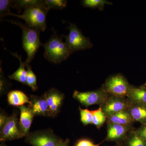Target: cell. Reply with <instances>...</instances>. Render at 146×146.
<instances>
[{
    "mask_svg": "<svg viewBox=\"0 0 146 146\" xmlns=\"http://www.w3.org/2000/svg\"><path fill=\"white\" fill-rule=\"evenodd\" d=\"M44 56L52 63H59L67 59L74 52L67 43L63 41V37L56 35H52L44 44Z\"/></svg>",
    "mask_w": 146,
    "mask_h": 146,
    "instance_id": "obj_1",
    "label": "cell"
},
{
    "mask_svg": "<svg viewBox=\"0 0 146 146\" xmlns=\"http://www.w3.org/2000/svg\"><path fill=\"white\" fill-rule=\"evenodd\" d=\"M8 21L18 26L22 30L23 48L27 54L25 62L29 64L34 58L39 46L42 45L39 38L40 31L20 22Z\"/></svg>",
    "mask_w": 146,
    "mask_h": 146,
    "instance_id": "obj_2",
    "label": "cell"
},
{
    "mask_svg": "<svg viewBox=\"0 0 146 146\" xmlns=\"http://www.w3.org/2000/svg\"><path fill=\"white\" fill-rule=\"evenodd\" d=\"M48 10L46 5L34 6L26 9L22 15L14 14V16L23 19L29 27L43 32L46 28V18Z\"/></svg>",
    "mask_w": 146,
    "mask_h": 146,
    "instance_id": "obj_3",
    "label": "cell"
},
{
    "mask_svg": "<svg viewBox=\"0 0 146 146\" xmlns=\"http://www.w3.org/2000/svg\"><path fill=\"white\" fill-rule=\"evenodd\" d=\"M131 86L124 76L118 74L108 78L102 88L110 96L127 98Z\"/></svg>",
    "mask_w": 146,
    "mask_h": 146,
    "instance_id": "obj_4",
    "label": "cell"
},
{
    "mask_svg": "<svg viewBox=\"0 0 146 146\" xmlns=\"http://www.w3.org/2000/svg\"><path fill=\"white\" fill-rule=\"evenodd\" d=\"M68 28L70 32L65 36V42L73 52L87 49L93 47L89 38L84 36L75 25L70 23Z\"/></svg>",
    "mask_w": 146,
    "mask_h": 146,
    "instance_id": "obj_5",
    "label": "cell"
},
{
    "mask_svg": "<svg viewBox=\"0 0 146 146\" xmlns=\"http://www.w3.org/2000/svg\"><path fill=\"white\" fill-rule=\"evenodd\" d=\"M73 97L84 106L88 107L96 104L100 106L107 100L110 96L101 87L97 90L86 92L75 90L73 93Z\"/></svg>",
    "mask_w": 146,
    "mask_h": 146,
    "instance_id": "obj_6",
    "label": "cell"
},
{
    "mask_svg": "<svg viewBox=\"0 0 146 146\" xmlns=\"http://www.w3.org/2000/svg\"><path fill=\"white\" fill-rule=\"evenodd\" d=\"M25 137L27 143L33 146H58L63 141L50 130L31 132Z\"/></svg>",
    "mask_w": 146,
    "mask_h": 146,
    "instance_id": "obj_7",
    "label": "cell"
},
{
    "mask_svg": "<svg viewBox=\"0 0 146 146\" xmlns=\"http://www.w3.org/2000/svg\"><path fill=\"white\" fill-rule=\"evenodd\" d=\"M24 137L25 135L20 127L19 121L16 113H13L11 116L7 117L5 123L1 128L0 141L5 142Z\"/></svg>",
    "mask_w": 146,
    "mask_h": 146,
    "instance_id": "obj_8",
    "label": "cell"
},
{
    "mask_svg": "<svg viewBox=\"0 0 146 146\" xmlns=\"http://www.w3.org/2000/svg\"><path fill=\"white\" fill-rule=\"evenodd\" d=\"M131 104L127 98L110 96L108 98L100 107L106 117L125 110L128 109Z\"/></svg>",
    "mask_w": 146,
    "mask_h": 146,
    "instance_id": "obj_9",
    "label": "cell"
},
{
    "mask_svg": "<svg viewBox=\"0 0 146 146\" xmlns=\"http://www.w3.org/2000/svg\"><path fill=\"white\" fill-rule=\"evenodd\" d=\"M46 101L51 117H54L60 112L64 99V94L57 89L52 88L42 96Z\"/></svg>",
    "mask_w": 146,
    "mask_h": 146,
    "instance_id": "obj_10",
    "label": "cell"
},
{
    "mask_svg": "<svg viewBox=\"0 0 146 146\" xmlns=\"http://www.w3.org/2000/svg\"><path fill=\"white\" fill-rule=\"evenodd\" d=\"M134 129L133 126L107 123V135L105 141L116 143L122 142L125 140L128 133Z\"/></svg>",
    "mask_w": 146,
    "mask_h": 146,
    "instance_id": "obj_11",
    "label": "cell"
},
{
    "mask_svg": "<svg viewBox=\"0 0 146 146\" xmlns=\"http://www.w3.org/2000/svg\"><path fill=\"white\" fill-rule=\"evenodd\" d=\"M30 102L29 107L31 109L35 116L51 117L48 106L43 97L31 95Z\"/></svg>",
    "mask_w": 146,
    "mask_h": 146,
    "instance_id": "obj_12",
    "label": "cell"
},
{
    "mask_svg": "<svg viewBox=\"0 0 146 146\" xmlns=\"http://www.w3.org/2000/svg\"><path fill=\"white\" fill-rule=\"evenodd\" d=\"M20 110L19 124L21 130L26 137L30 133L33 120L35 116L34 114L29 107L23 105L18 107Z\"/></svg>",
    "mask_w": 146,
    "mask_h": 146,
    "instance_id": "obj_13",
    "label": "cell"
},
{
    "mask_svg": "<svg viewBox=\"0 0 146 146\" xmlns=\"http://www.w3.org/2000/svg\"><path fill=\"white\" fill-rule=\"evenodd\" d=\"M107 123H115L121 125L133 126L135 122L128 109L123 110L107 117Z\"/></svg>",
    "mask_w": 146,
    "mask_h": 146,
    "instance_id": "obj_14",
    "label": "cell"
},
{
    "mask_svg": "<svg viewBox=\"0 0 146 146\" xmlns=\"http://www.w3.org/2000/svg\"><path fill=\"white\" fill-rule=\"evenodd\" d=\"M127 98L132 104L146 105V86L131 85Z\"/></svg>",
    "mask_w": 146,
    "mask_h": 146,
    "instance_id": "obj_15",
    "label": "cell"
},
{
    "mask_svg": "<svg viewBox=\"0 0 146 146\" xmlns=\"http://www.w3.org/2000/svg\"><path fill=\"white\" fill-rule=\"evenodd\" d=\"M7 101L10 105L18 107L30 102V98L24 92L18 90L10 91L7 95Z\"/></svg>",
    "mask_w": 146,
    "mask_h": 146,
    "instance_id": "obj_16",
    "label": "cell"
},
{
    "mask_svg": "<svg viewBox=\"0 0 146 146\" xmlns=\"http://www.w3.org/2000/svg\"><path fill=\"white\" fill-rule=\"evenodd\" d=\"M128 110L135 122L146 124V105L131 104Z\"/></svg>",
    "mask_w": 146,
    "mask_h": 146,
    "instance_id": "obj_17",
    "label": "cell"
},
{
    "mask_svg": "<svg viewBox=\"0 0 146 146\" xmlns=\"http://www.w3.org/2000/svg\"><path fill=\"white\" fill-rule=\"evenodd\" d=\"M11 53L13 56L18 58L20 62V66L15 72L13 73L11 75L9 76V78L11 80H13L19 82L23 84H26L27 72L25 69V62H23L22 57L19 56L17 53Z\"/></svg>",
    "mask_w": 146,
    "mask_h": 146,
    "instance_id": "obj_18",
    "label": "cell"
},
{
    "mask_svg": "<svg viewBox=\"0 0 146 146\" xmlns=\"http://www.w3.org/2000/svg\"><path fill=\"white\" fill-rule=\"evenodd\" d=\"M125 146H146V142L138 133L136 129L131 131L123 141Z\"/></svg>",
    "mask_w": 146,
    "mask_h": 146,
    "instance_id": "obj_19",
    "label": "cell"
},
{
    "mask_svg": "<svg viewBox=\"0 0 146 146\" xmlns=\"http://www.w3.org/2000/svg\"><path fill=\"white\" fill-rule=\"evenodd\" d=\"M46 5L45 1L40 0H18L13 1L12 7L16 9L20 13L22 9L32 7L34 6Z\"/></svg>",
    "mask_w": 146,
    "mask_h": 146,
    "instance_id": "obj_20",
    "label": "cell"
},
{
    "mask_svg": "<svg viewBox=\"0 0 146 146\" xmlns=\"http://www.w3.org/2000/svg\"><path fill=\"white\" fill-rule=\"evenodd\" d=\"M92 124L96 126L97 128L100 129L106 122L107 117L103 111L101 107L95 110H92Z\"/></svg>",
    "mask_w": 146,
    "mask_h": 146,
    "instance_id": "obj_21",
    "label": "cell"
},
{
    "mask_svg": "<svg viewBox=\"0 0 146 146\" xmlns=\"http://www.w3.org/2000/svg\"><path fill=\"white\" fill-rule=\"evenodd\" d=\"M26 68H27L26 84L31 88L33 91H36L38 89L36 84V78L35 74L33 72L29 64L25 62Z\"/></svg>",
    "mask_w": 146,
    "mask_h": 146,
    "instance_id": "obj_22",
    "label": "cell"
},
{
    "mask_svg": "<svg viewBox=\"0 0 146 146\" xmlns=\"http://www.w3.org/2000/svg\"><path fill=\"white\" fill-rule=\"evenodd\" d=\"M82 5L84 7L92 9H98L100 10H103L105 5H112L106 0H84L82 1Z\"/></svg>",
    "mask_w": 146,
    "mask_h": 146,
    "instance_id": "obj_23",
    "label": "cell"
},
{
    "mask_svg": "<svg viewBox=\"0 0 146 146\" xmlns=\"http://www.w3.org/2000/svg\"><path fill=\"white\" fill-rule=\"evenodd\" d=\"M12 3L13 1L10 0L0 1V17L1 19L7 16H14V13H12L10 10Z\"/></svg>",
    "mask_w": 146,
    "mask_h": 146,
    "instance_id": "obj_24",
    "label": "cell"
},
{
    "mask_svg": "<svg viewBox=\"0 0 146 146\" xmlns=\"http://www.w3.org/2000/svg\"><path fill=\"white\" fill-rule=\"evenodd\" d=\"M80 113V121L84 125L92 124V111L87 109H84L81 107L79 108Z\"/></svg>",
    "mask_w": 146,
    "mask_h": 146,
    "instance_id": "obj_25",
    "label": "cell"
},
{
    "mask_svg": "<svg viewBox=\"0 0 146 146\" xmlns=\"http://www.w3.org/2000/svg\"><path fill=\"white\" fill-rule=\"evenodd\" d=\"M48 9H62L66 7L67 1L65 0H46L45 1Z\"/></svg>",
    "mask_w": 146,
    "mask_h": 146,
    "instance_id": "obj_26",
    "label": "cell"
},
{
    "mask_svg": "<svg viewBox=\"0 0 146 146\" xmlns=\"http://www.w3.org/2000/svg\"><path fill=\"white\" fill-rule=\"evenodd\" d=\"M102 142L99 144H95L91 140L86 138H83L78 140L76 143L75 146H100Z\"/></svg>",
    "mask_w": 146,
    "mask_h": 146,
    "instance_id": "obj_27",
    "label": "cell"
},
{
    "mask_svg": "<svg viewBox=\"0 0 146 146\" xmlns=\"http://www.w3.org/2000/svg\"><path fill=\"white\" fill-rule=\"evenodd\" d=\"M138 134L142 137L146 142V124L142 125L140 127L136 129Z\"/></svg>",
    "mask_w": 146,
    "mask_h": 146,
    "instance_id": "obj_28",
    "label": "cell"
},
{
    "mask_svg": "<svg viewBox=\"0 0 146 146\" xmlns=\"http://www.w3.org/2000/svg\"><path fill=\"white\" fill-rule=\"evenodd\" d=\"M7 116H6L3 113H1L0 115V128L2 127L5 123L7 119Z\"/></svg>",
    "mask_w": 146,
    "mask_h": 146,
    "instance_id": "obj_29",
    "label": "cell"
},
{
    "mask_svg": "<svg viewBox=\"0 0 146 146\" xmlns=\"http://www.w3.org/2000/svg\"><path fill=\"white\" fill-rule=\"evenodd\" d=\"M69 143H70V141L69 139H66L65 141H61L58 146H70Z\"/></svg>",
    "mask_w": 146,
    "mask_h": 146,
    "instance_id": "obj_30",
    "label": "cell"
},
{
    "mask_svg": "<svg viewBox=\"0 0 146 146\" xmlns=\"http://www.w3.org/2000/svg\"><path fill=\"white\" fill-rule=\"evenodd\" d=\"M114 146H125L123 142H118V143H116V145Z\"/></svg>",
    "mask_w": 146,
    "mask_h": 146,
    "instance_id": "obj_31",
    "label": "cell"
},
{
    "mask_svg": "<svg viewBox=\"0 0 146 146\" xmlns=\"http://www.w3.org/2000/svg\"><path fill=\"white\" fill-rule=\"evenodd\" d=\"M0 146H7L5 143L4 142H1V145Z\"/></svg>",
    "mask_w": 146,
    "mask_h": 146,
    "instance_id": "obj_32",
    "label": "cell"
},
{
    "mask_svg": "<svg viewBox=\"0 0 146 146\" xmlns=\"http://www.w3.org/2000/svg\"><path fill=\"white\" fill-rule=\"evenodd\" d=\"M143 86H146V82H145V83L144 84H143Z\"/></svg>",
    "mask_w": 146,
    "mask_h": 146,
    "instance_id": "obj_33",
    "label": "cell"
}]
</instances>
